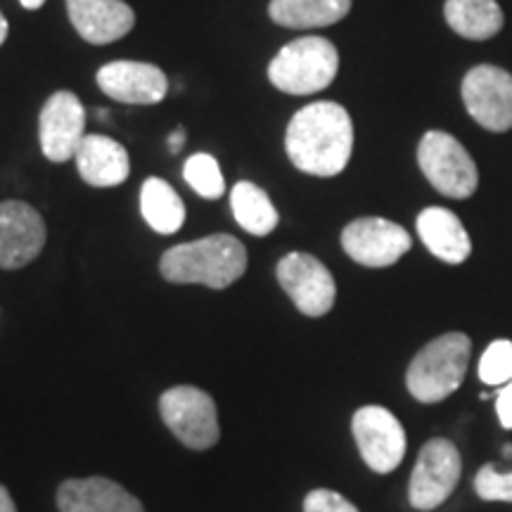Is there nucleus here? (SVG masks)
Listing matches in <instances>:
<instances>
[{
	"mask_svg": "<svg viewBox=\"0 0 512 512\" xmlns=\"http://www.w3.org/2000/svg\"><path fill=\"white\" fill-rule=\"evenodd\" d=\"M183 143H185L183 128H176V131L169 136V147H171V150H174V152H178V150H181Z\"/></svg>",
	"mask_w": 512,
	"mask_h": 512,
	"instance_id": "obj_29",
	"label": "nucleus"
},
{
	"mask_svg": "<svg viewBox=\"0 0 512 512\" xmlns=\"http://www.w3.org/2000/svg\"><path fill=\"white\" fill-rule=\"evenodd\" d=\"M463 102L470 117L491 133L512 128V74L494 64H479L463 79Z\"/></svg>",
	"mask_w": 512,
	"mask_h": 512,
	"instance_id": "obj_9",
	"label": "nucleus"
},
{
	"mask_svg": "<svg viewBox=\"0 0 512 512\" xmlns=\"http://www.w3.org/2000/svg\"><path fill=\"white\" fill-rule=\"evenodd\" d=\"M418 235L430 252L444 264H463L472 252L470 235L463 221L444 207H427L418 216Z\"/></svg>",
	"mask_w": 512,
	"mask_h": 512,
	"instance_id": "obj_18",
	"label": "nucleus"
},
{
	"mask_svg": "<svg viewBox=\"0 0 512 512\" xmlns=\"http://www.w3.org/2000/svg\"><path fill=\"white\" fill-rule=\"evenodd\" d=\"M475 491L482 501L512 503V470L498 472L494 465H484L475 477Z\"/></svg>",
	"mask_w": 512,
	"mask_h": 512,
	"instance_id": "obj_25",
	"label": "nucleus"
},
{
	"mask_svg": "<svg viewBox=\"0 0 512 512\" xmlns=\"http://www.w3.org/2000/svg\"><path fill=\"white\" fill-rule=\"evenodd\" d=\"M448 27L470 41H486L503 29V10L496 0H446Z\"/></svg>",
	"mask_w": 512,
	"mask_h": 512,
	"instance_id": "obj_20",
	"label": "nucleus"
},
{
	"mask_svg": "<svg viewBox=\"0 0 512 512\" xmlns=\"http://www.w3.org/2000/svg\"><path fill=\"white\" fill-rule=\"evenodd\" d=\"M351 10V0H271L268 15L287 29H320L337 24Z\"/></svg>",
	"mask_w": 512,
	"mask_h": 512,
	"instance_id": "obj_19",
	"label": "nucleus"
},
{
	"mask_svg": "<svg viewBox=\"0 0 512 512\" xmlns=\"http://www.w3.org/2000/svg\"><path fill=\"white\" fill-rule=\"evenodd\" d=\"M5 38H8V19H5L3 12H0V46L5 43Z\"/></svg>",
	"mask_w": 512,
	"mask_h": 512,
	"instance_id": "obj_31",
	"label": "nucleus"
},
{
	"mask_svg": "<svg viewBox=\"0 0 512 512\" xmlns=\"http://www.w3.org/2000/svg\"><path fill=\"white\" fill-rule=\"evenodd\" d=\"M463 472V460L453 441L430 439L420 448L408 484V498L415 510H434L453 494Z\"/></svg>",
	"mask_w": 512,
	"mask_h": 512,
	"instance_id": "obj_7",
	"label": "nucleus"
},
{
	"mask_svg": "<svg viewBox=\"0 0 512 512\" xmlns=\"http://www.w3.org/2000/svg\"><path fill=\"white\" fill-rule=\"evenodd\" d=\"M140 211L155 233L174 235L185 223V204L162 178H147L140 188Z\"/></svg>",
	"mask_w": 512,
	"mask_h": 512,
	"instance_id": "obj_21",
	"label": "nucleus"
},
{
	"mask_svg": "<svg viewBox=\"0 0 512 512\" xmlns=\"http://www.w3.org/2000/svg\"><path fill=\"white\" fill-rule=\"evenodd\" d=\"M285 150L299 171L330 178L347 169L354 150V124L337 102L320 100L294 114L285 133Z\"/></svg>",
	"mask_w": 512,
	"mask_h": 512,
	"instance_id": "obj_1",
	"label": "nucleus"
},
{
	"mask_svg": "<svg viewBox=\"0 0 512 512\" xmlns=\"http://www.w3.org/2000/svg\"><path fill=\"white\" fill-rule=\"evenodd\" d=\"M411 235L399 223L366 216L351 221L342 230V247L356 264L368 268H387L396 264L411 249Z\"/></svg>",
	"mask_w": 512,
	"mask_h": 512,
	"instance_id": "obj_11",
	"label": "nucleus"
},
{
	"mask_svg": "<svg viewBox=\"0 0 512 512\" xmlns=\"http://www.w3.org/2000/svg\"><path fill=\"white\" fill-rule=\"evenodd\" d=\"M230 207H233L235 221L249 235H256V238H264V235L273 233V228L280 221L278 209L273 207L266 190H261L259 185L249 181H240L235 185L233 192H230Z\"/></svg>",
	"mask_w": 512,
	"mask_h": 512,
	"instance_id": "obj_22",
	"label": "nucleus"
},
{
	"mask_svg": "<svg viewBox=\"0 0 512 512\" xmlns=\"http://www.w3.org/2000/svg\"><path fill=\"white\" fill-rule=\"evenodd\" d=\"M278 283L304 316L320 318L335 306L337 285L316 256L290 252L278 261Z\"/></svg>",
	"mask_w": 512,
	"mask_h": 512,
	"instance_id": "obj_10",
	"label": "nucleus"
},
{
	"mask_svg": "<svg viewBox=\"0 0 512 512\" xmlns=\"http://www.w3.org/2000/svg\"><path fill=\"white\" fill-rule=\"evenodd\" d=\"M159 271L176 285H207L211 290H226L245 275L247 249L233 235H209L164 252Z\"/></svg>",
	"mask_w": 512,
	"mask_h": 512,
	"instance_id": "obj_2",
	"label": "nucleus"
},
{
	"mask_svg": "<svg viewBox=\"0 0 512 512\" xmlns=\"http://www.w3.org/2000/svg\"><path fill=\"white\" fill-rule=\"evenodd\" d=\"M304 512H358V508L337 491L316 489L304 498Z\"/></svg>",
	"mask_w": 512,
	"mask_h": 512,
	"instance_id": "obj_26",
	"label": "nucleus"
},
{
	"mask_svg": "<svg viewBox=\"0 0 512 512\" xmlns=\"http://www.w3.org/2000/svg\"><path fill=\"white\" fill-rule=\"evenodd\" d=\"M496 413L505 430H512V380L503 384L496 394Z\"/></svg>",
	"mask_w": 512,
	"mask_h": 512,
	"instance_id": "obj_27",
	"label": "nucleus"
},
{
	"mask_svg": "<svg viewBox=\"0 0 512 512\" xmlns=\"http://www.w3.org/2000/svg\"><path fill=\"white\" fill-rule=\"evenodd\" d=\"M183 178L197 195L204 200H219L226 192V181H223L221 166L211 155H192L183 166Z\"/></svg>",
	"mask_w": 512,
	"mask_h": 512,
	"instance_id": "obj_23",
	"label": "nucleus"
},
{
	"mask_svg": "<svg viewBox=\"0 0 512 512\" xmlns=\"http://www.w3.org/2000/svg\"><path fill=\"white\" fill-rule=\"evenodd\" d=\"M418 164L441 195L453 200L475 195L479 185L477 164L451 133L427 131L418 145Z\"/></svg>",
	"mask_w": 512,
	"mask_h": 512,
	"instance_id": "obj_5",
	"label": "nucleus"
},
{
	"mask_svg": "<svg viewBox=\"0 0 512 512\" xmlns=\"http://www.w3.org/2000/svg\"><path fill=\"white\" fill-rule=\"evenodd\" d=\"M43 3H46V0H19V5H22L24 10H38Z\"/></svg>",
	"mask_w": 512,
	"mask_h": 512,
	"instance_id": "obj_30",
	"label": "nucleus"
},
{
	"mask_svg": "<svg viewBox=\"0 0 512 512\" xmlns=\"http://www.w3.org/2000/svg\"><path fill=\"white\" fill-rule=\"evenodd\" d=\"M472 342L463 332H446L427 342L408 366L406 387L413 399L439 403L463 384Z\"/></svg>",
	"mask_w": 512,
	"mask_h": 512,
	"instance_id": "obj_3",
	"label": "nucleus"
},
{
	"mask_svg": "<svg viewBox=\"0 0 512 512\" xmlns=\"http://www.w3.org/2000/svg\"><path fill=\"white\" fill-rule=\"evenodd\" d=\"M0 512H17V505L12 501L10 491L0 484Z\"/></svg>",
	"mask_w": 512,
	"mask_h": 512,
	"instance_id": "obj_28",
	"label": "nucleus"
},
{
	"mask_svg": "<svg viewBox=\"0 0 512 512\" xmlns=\"http://www.w3.org/2000/svg\"><path fill=\"white\" fill-rule=\"evenodd\" d=\"M351 430L363 460L377 475H387L406 456V432L392 411L382 406H363L354 413Z\"/></svg>",
	"mask_w": 512,
	"mask_h": 512,
	"instance_id": "obj_8",
	"label": "nucleus"
},
{
	"mask_svg": "<svg viewBox=\"0 0 512 512\" xmlns=\"http://www.w3.org/2000/svg\"><path fill=\"white\" fill-rule=\"evenodd\" d=\"M74 159L81 178L93 188H114L131 174V159H128L126 147L107 136H98V133L83 136Z\"/></svg>",
	"mask_w": 512,
	"mask_h": 512,
	"instance_id": "obj_17",
	"label": "nucleus"
},
{
	"mask_svg": "<svg viewBox=\"0 0 512 512\" xmlns=\"http://www.w3.org/2000/svg\"><path fill=\"white\" fill-rule=\"evenodd\" d=\"M46 238V223L31 204H0V268L15 271L31 264L46 247Z\"/></svg>",
	"mask_w": 512,
	"mask_h": 512,
	"instance_id": "obj_13",
	"label": "nucleus"
},
{
	"mask_svg": "<svg viewBox=\"0 0 512 512\" xmlns=\"http://www.w3.org/2000/svg\"><path fill=\"white\" fill-rule=\"evenodd\" d=\"M159 413L174 437L195 451L211 448L221 437L214 399L190 384L164 392L159 399Z\"/></svg>",
	"mask_w": 512,
	"mask_h": 512,
	"instance_id": "obj_6",
	"label": "nucleus"
},
{
	"mask_svg": "<svg viewBox=\"0 0 512 512\" xmlns=\"http://www.w3.org/2000/svg\"><path fill=\"white\" fill-rule=\"evenodd\" d=\"M479 380L489 387L508 384L512 380V342L496 339L479 358Z\"/></svg>",
	"mask_w": 512,
	"mask_h": 512,
	"instance_id": "obj_24",
	"label": "nucleus"
},
{
	"mask_svg": "<svg viewBox=\"0 0 512 512\" xmlns=\"http://www.w3.org/2000/svg\"><path fill=\"white\" fill-rule=\"evenodd\" d=\"M86 128V110L72 91H57L50 95L38 117V140L41 150L50 162L62 164L76 155V147L83 140Z\"/></svg>",
	"mask_w": 512,
	"mask_h": 512,
	"instance_id": "obj_12",
	"label": "nucleus"
},
{
	"mask_svg": "<svg viewBox=\"0 0 512 512\" xmlns=\"http://www.w3.org/2000/svg\"><path fill=\"white\" fill-rule=\"evenodd\" d=\"M503 453H505V458H510V460H512V444L503 446Z\"/></svg>",
	"mask_w": 512,
	"mask_h": 512,
	"instance_id": "obj_32",
	"label": "nucleus"
},
{
	"mask_svg": "<svg viewBox=\"0 0 512 512\" xmlns=\"http://www.w3.org/2000/svg\"><path fill=\"white\" fill-rule=\"evenodd\" d=\"M57 508L60 512H145L136 496L105 477L67 479L57 489Z\"/></svg>",
	"mask_w": 512,
	"mask_h": 512,
	"instance_id": "obj_16",
	"label": "nucleus"
},
{
	"mask_svg": "<svg viewBox=\"0 0 512 512\" xmlns=\"http://www.w3.org/2000/svg\"><path fill=\"white\" fill-rule=\"evenodd\" d=\"M339 53L328 38L304 36L287 43L268 64V79L287 95L320 93L335 81Z\"/></svg>",
	"mask_w": 512,
	"mask_h": 512,
	"instance_id": "obj_4",
	"label": "nucleus"
},
{
	"mask_svg": "<svg viewBox=\"0 0 512 512\" xmlns=\"http://www.w3.org/2000/svg\"><path fill=\"white\" fill-rule=\"evenodd\" d=\"M98 86L112 100L124 105H157L169 91L162 69L150 62L117 60L100 67Z\"/></svg>",
	"mask_w": 512,
	"mask_h": 512,
	"instance_id": "obj_14",
	"label": "nucleus"
},
{
	"mask_svg": "<svg viewBox=\"0 0 512 512\" xmlns=\"http://www.w3.org/2000/svg\"><path fill=\"white\" fill-rule=\"evenodd\" d=\"M67 12L79 36L93 46L119 41L136 24V12L124 0H67Z\"/></svg>",
	"mask_w": 512,
	"mask_h": 512,
	"instance_id": "obj_15",
	"label": "nucleus"
}]
</instances>
